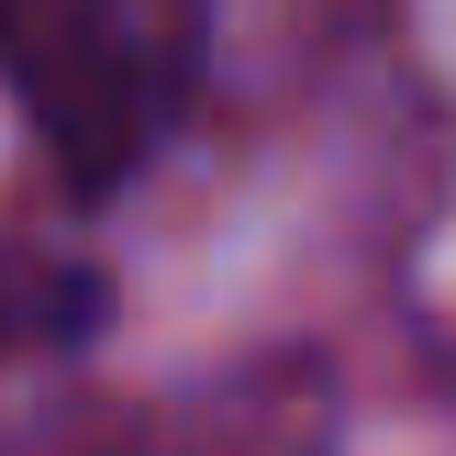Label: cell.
<instances>
[{
	"mask_svg": "<svg viewBox=\"0 0 456 456\" xmlns=\"http://www.w3.org/2000/svg\"><path fill=\"white\" fill-rule=\"evenodd\" d=\"M101 323V279L67 256H0V368L22 356H56V346H89Z\"/></svg>",
	"mask_w": 456,
	"mask_h": 456,
	"instance_id": "3",
	"label": "cell"
},
{
	"mask_svg": "<svg viewBox=\"0 0 456 456\" xmlns=\"http://www.w3.org/2000/svg\"><path fill=\"white\" fill-rule=\"evenodd\" d=\"M334 445V401L312 368H256L234 379V390L212 401V423H200L190 456H323Z\"/></svg>",
	"mask_w": 456,
	"mask_h": 456,
	"instance_id": "2",
	"label": "cell"
},
{
	"mask_svg": "<svg viewBox=\"0 0 456 456\" xmlns=\"http://www.w3.org/2000/svg\"><path fill=\"white\" fill-rule=\"evenodd\" d=\"M212 0H0V89L78 190H123L178 134Z\"/></svg>",
	"mask_w": 456,
	"mask_h": 456,
	"instance_id": "1",
	"label": "cell"
}]
</instances>
